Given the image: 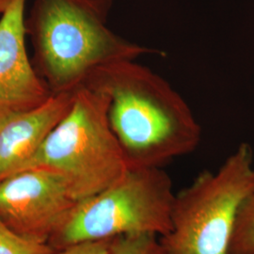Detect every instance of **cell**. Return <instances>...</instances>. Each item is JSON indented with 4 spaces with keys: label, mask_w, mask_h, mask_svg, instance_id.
<instances>
[{
    "label": "cell",
    "mask_w": 254,
    "mask_h": 254,
    "mask_svg": "<svg viewBox=\"0 0 254 254\" xmlns=\"http://www.w3.org/2000/svg\"><path fill=\"white\" fill-rule=\"evenodd\" d=\"M83 87L108 96L109 124L129 169L163 168L200 144L201 128L187 101L136 60L102 67Z\"/></svg>",
    "instance_id": "1"
},
{
    "label": "cell",
    "mask_w": 254,
    "mask_h": 254,
    "mask_svg": "<svg viewBox=\"0 0 254 254\" xmlns=\"http://www.w3.org/2000/svg\"><path fill=\"white\" fill-rule=\"evenodd\" d=\"M113 0H34L26 18L32 64L52 93L74 92L102 67L160 51L108 26Z\"/></svg>",
    "instance_id": "2"
},
{
    "label": "cell",
    "mask_w": 254,
    "mask_h": 254,
    "mask_svg": "<svg viewBox=\"0 0 254 254\" xmlns=\"http://www.w3.org/2000/svg\"><path fill=\"white\" fill-rule=\"evenodd\" d=\"M108 109L106 94L88 87L78 89L65 117L15 173L37 168L57 173L77 202L118 182L129 168Z\"/></svg>",
    "instance_id": "3"
},
{
    "label": "cell",
    "mask_w": 254,
    "mask_h": 254,
    "mask_svg": "<svg viewBox=\"0 0 254 254\" xmlns=\"http://www.w3.org/2000/svg\"><path fill=\"white\" fill-rule=\"evenodd\" d=\"M254 190V152L242 143L175 194L171 229L160 237L169 254H230L239 209Z\"/></svg>",
    "instance_id": "4"
},
{
    "label": "cell",
    "mask_w": 254,
    "mask_h": 254,
    "mask_svg": "<svg viewBox=\"0 0 254 254\" xmlns=\"http://www.w3.org/2000/svg\"><path fill=\"white\" fill-rule=\"evenodd\" d=\"M175 194L162 168L129 169L108 189L78 201L55 235L62 249L133 234L162 237L171 229Z\"/></svg>",
    "instance_id": "5"
},
{
    "label": "cell",
    "mask_w": 254,
    "mask_h": 254,
    "mask_svg": "<svg viewBox=\"0 0 254 254\" xmlns=\"http://www.w3.org/2000/svg\"><path fill=\"white\" fill-rule=\"evenodd\" d=\"M76 203L63 178L48 170L27 169L0 180V220L27 237L46 242Z\"/></svg>",
    "instance_id": "6"
},
{
    "label": "cell",
    "mask_w": 254,
    "mask_h": 254,
    "mask_svg": "<svg viewBox=\"0 0 254 254\" xmlns=\"http://www.w3.org/2000/svg\"><path fill=\"white\" fill-rule=\"evenodd\" d=\"M27 0H11L0 17V119L34 109L52 94L26 46Z\"/></svg>",
    "instance_id": "7"
},
{
    "label": "cell",
    "mask_w": 254,
    "mask_h": 254,
    "mask_svg": "<svg viewBox=\"0 0 254 254\" xmlns=\"http://www.w3.org/2000/svg\"><path fill=\"white\" fill-rule=\"evenodd\" d=\"M74 92L52 93L34 109L0 119V180L15 173L36 153L71 109Z\"/></svg>",
    "instance_id": "8"
},
{
    "label": "cell",
    "mask_w": 254,
    "mask_h": 254,
    "mask_svg": "<svg viewBox=\"0 0 254 254\" xmlns=\"http://www.w3.org/2000/svg\"><path fill=\"white\" fill-rule=\"evenodd\" d=\"M230 254H254V190L239 209Z\"/></svg>",
    "instance_id": "9"
},
{
    "label": "cell",
    "mask_w": 254,
    "mask_h": 254,
    "mask_svg": "<svg viewBox=\"0 0 254 254\" xmlns=\"http://www.w3.org/2000/svg\"><path fill=\"white\" fill-rule=\"evenodd\" d=\"M109 254H169L160 236L133 234L112 238Z\"/></svg>",
    "instance_id": "10"
},
{
    "label": "cell",
    "mask_w": 254,
    "mask_h": 254,
    "mask_svg": "<svg viewBox=\"0 0 254 254\" xmlns=\"http://www.w3.org/2000/svg\"><path fill=\"white\" fill-rule=\"evenodd\" d=\"M0 254H55L46 242L20 235L0 220Z\"/></svg>",
    "instance_id": "11"
},
{
    "label": "cell",
    "mask_w": 254,
    "mask_h": 254,
    "mask_svg": "<svg viewBox=\"0 0 254 254\" xmlns=\"http://www.w3.org/2000/svg\"><path fill=\"white\" fill-rule=\"evenodd\" d=\"M109 240L87 241L63 248L58 254H109Z\"/></svg>",
    "instance_id": "12"
},
{
    "label": "cell",
    "mask_w": 254,
    "mask_h": 254,
    "mask_svg": "<svg viewBox=\"0 0 254 254\" xmlns=\"http://www.w3.org/2000/svg\"><path fill=\"white\" fill-rule=\"evenodd\" d=\"M11 0H0V15L5 11V9L8 8Z\"/></svg>",
    "instance_id": "13"
}]
</instances>
